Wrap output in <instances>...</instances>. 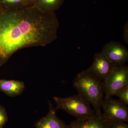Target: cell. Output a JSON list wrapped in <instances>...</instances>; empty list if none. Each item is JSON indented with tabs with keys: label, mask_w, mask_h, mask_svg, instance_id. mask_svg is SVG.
<instances>
[{
	"label": "cell",
	"mask_w": 128,
	"mask_h": 128,
	"mask_svg": "<svg viewBox=\"0 0 128 128\" xmlns=\"http://www.w3.org/2000/svg\"><path fill=\"white\" fill-rule=\"evenodd\" d=\"M59 26L54 12H42L34 6L0 8V66L18 50L52 42Z\"/></svg>",
	"instance_id": "obj_1"
},
{
	"label": "cell",
	"mask_w": 128,
	"mask_h": 128,
	"mask_svg": "<svg viewBox=\"0 0 128 128\" xmlns=\"http://www.w3.org/2000/svg\"><path fill=\"white\" fill-rule=\"evenodd\" d=\"M73 86L78 95L92 105L95 114H102V105L104 92L103 81L100 79L86 70L76 75Z\"/></svg>",
	"instance_id": "obj_2"
},
{
	"label": "cell",
	"mask_w": 128,
	"mask_h": 128,
	"mask_svg": "<svg viewBox=\"0 0 128 128\" xmlns=\"http://www.w3.org/2000/svg\"><path fill=\"white\" fill-rule=\"evenodd\" d=\"M49 110L48 114L35 124L36 128H68V125L56 115V110L49 101Z\"/></svg>",
	"instance_id": "obj_8"
},
{
	"label": "cell",
	"mask_w": 128,
	"mask_h": 128,
	"mask_svg": "<svg viewBox=\"0 0 128 128\" xmlns=\"http://www.w3.org/2000/svg\"><path fill=\"white\" fill-rule=\"evenodd\" d=\"M120 100L112 97L104 98L102 105V115L106 121L128 122V108Z\"/></svg>",
	"instance_id": "obj_5"
},
{
	"label": "cell",
	"mask_w": 128,
	"mask_h": 128,
	"mask_svg": "<svg viewBox=\"0 0 128 128\" xmlns=\"http://www.w3.org/2000/svg\"><path fill=\"white\" fill-rule=\"evenodd\" d=\"M102 52L115 67L123 66L128 60V51L125 46L111 41L104 46Z\"/></svg>",
	"instance_id": "obj_6"
},
{
	"label": "cell",
	"mask_w": 128,
	"mask_h": 128,
	"mask_svg": "<svg viewBox=\"0 0 128 128\" xmlns=\"http://www.w3.org/2000/svg\"><path fill=\"white\" fill-rule=\"evenodd\" d=\"M104 98L112 97L121 88L128 84V67H115L103 81Z\"/></svg>",
	"instance_id": "obj_4"
},
{
	"label": "cell",
	"mask_w": 128,
	"mask_h": 128,
	"mask_svg": "<svg viewBox=\"0 0 128 128\" xmlns=\"http://www.w3.org/2000/svg\"><path fill=\"white\" fill-rule=\"evenodd\" d=\"M115 67L102 51L95 54L93 63L87 70L104 81Z\"/></svg>",
	"instance_id": "obj_7"
},
{
	"label": "cell",
	"mask_w": 128,
	"mask_h": 128,
	"mask_svg": "<svg viewBox=\"0 0 128 128\" xmlns=\"http://www.w3.org/2000/svg\"><path fill=\"white\" fill-rule=\"evenodd\" d=\"M37 1L38 0H22L24 7L34 6Z\"/></svg>",
	"instance_id": "obj_16"
},
{
	"label": "cell",
	"mask_w": 128,
	"mask_h": 128,
	"mask_svg": "<svg viewBox=\"0 0 128 128\" xmlns=\"http://www.w3.org/2000/svg\"><path fill=\"white\" fill-rule=\"evenodd\" d=\"M108 128H128V125L124 122L118 121H108Z\"/></svg>",
	"instance_id": "obj_14"
},
{
	"label": "cell",
	"mask_w": 128,
	"mask_h": 128,
	"mask_svg": "<svg viewBox=\"0 0 128 128\" xmlns=\"http://www.w3.org/2000/svg\"><path fill=\"white\" fill-rule=\"evenodd\" d=\"M114 96H118L120 100L125 105H128V84L124 86L118 90Z\"/></svg>",
	"instance_id": "obj_13"
},
{
	"label": "cell",
	"mask_w": 128,
	"mask_h": 128,
	"mask_svg": "<svg viewBox=\"0 0 128 128\" xmlns=\"http://www.w3.org/2000/svg\"><path fill=\"white\" fill-rule=\"evenodd\" d=\"M8 121V117L6 109L0 105V128H3Z\"/></svg>",
	"instance_id": "obj_15"
},
{
	"label": "cell",
	"mask_w": 128,
	"mask_h": 128,
	"mask_svg": "<svg viewBox=\"0 0 128 128\" xmlns=\"http://www.w3.org/2000/svg\"><path fill=\"white\" fill-rule=\"evenodd\" d=\"M64 0H38L35 6L44 12H54L63 4Z\"/></svg>",
	"instance_id": "obj_11"
},
{
	"label": "cell",
	"mask_w": 128,
	"mask_h": 128,
	"mask_svg": "<svg viewBox=\"0 0 128 128\" xmlns=\"http://www.w3.org/2000/svg\"><path fill=\"white\" fill-rule=\"evenodd\" d=\"M53 99L57 105L56 110L62 109L78 120L89 118L95 115L91 104L78 94L65 98L54 97Z\"/></svg>",
	"instance_id": "obj_3"
},
{
	"label": "cell",
	"mask_w": 128,
	"mask_h": 128,
	"mask_svg": "<svg viewBox=\"0 0 128 128\" xmlns=\"http://www.w3.org/2000/svg\"><path fill=\"white\" fill-rule=\"evenodd\" d=\"M123 38L124 42L128 44V23H126L124 25L123 29Z\"/></svg>",
	"instance_id": "obj_17"
},
{
	"label": "cell",
	"mask_w": 128,
	"mask_h": 128,
	"mask_svg": "<svg viewBox=\"0 0 128 128\" xmlns=\"http://www.w3.org/2000/svg\"><path fill=\"white\" fill-rule=\"evenodd\" d=\"M25 88L24 82L15 80H0V91L11 97L22 93Z\"/></svg>",
	"instance_id": "obj_10"
},
{
	"label": "cell",
	"mask_w": 128,
	"mask_h": 128,
	"mask_svg": "<svg viewBox=\"0 0 128 128\" xmlns=\"http://www.w3.org/2000/svg\"><path fill=\"white\" fill-rule=\"evenodd\" d=\"M68 128H108L107 121L101 114H95L94 116L82 120L72 121Z\"/></svg>",
	"instance_id": "obj_9"
},
{
	"label": "cell",
	"mask_w": 128,
	"mask_h": 128,
	"mask_svg": "<svg viewBox=\"0 0 128 128\" xmlns=\"http://www.w3.org/2000/svg\"><path fill=\"white\" fill-rule=\"evenodd\" d=\"M22 0H0V8L7 9L23 7Z\"/></svg>",
	"instance_id": "obj_12"
}]
</instances>
